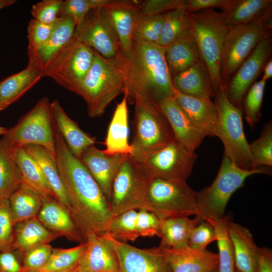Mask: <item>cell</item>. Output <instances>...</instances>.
<instances>
[{
	"label": "cell",
	"instance_id": "603a6c76",
	"mask_svg": "<svg viewBox=\"0 0 272 272\" xmlns=\"http://www.w3.org/2000/svg\"><path fill=\"white\" fill-rule=\"evenodd\" d=\"M37 217L46 228L59 237L64 236L80 244L85 242L70 212L55 198H43Z\"/></svg>",
	"mask_w": 272,
	"mask_h": 272
},
{
	"label": "cell",
	"instance_id": "ab89813d",
	"mask_svg": "<svg viewBox=\"0 0 272 272\" xmlns=\"http://www.w3.org/2000/svg\"><path fill=\"white\" fill-rule=\"evenodd\" d=\"M137 214L136 210H130L113 216L106 234L118 241H134L139 237L136 226Z\"/></svg>",
	"mask_w": 272,
	"mask_h": 272
},
{
	"label": "cell",
	"instance_id": "681fc988",
	"mask_svg": "<svg viewBox=\"0 0 272 272\" xmlns=\"http://www.w3.org/2000/svg\"><path fill=\"white\" fill-rule=\"evenodd\" d=\"M140 13L143 15L165 14L173 10L186 7V0L138 1Z\"/></svg>",
	"mask_w": 272,
	"mask_h": 272
},
{
	"label": "cell",
	"instance_id": "f907efd6",
	"mask_svg": "<svg viewBox=\"0 0 272 272\" xmlns=\"http://www.w3.org/2000/svg\"><path fill=\"white\" fill-rule=\"evenodd\" d=\"M217 241V235L212 225L202 221L192 230L188 242V246L197 250H205L211 242Z\"/></svg>",
	"mask_w": 272,
	"mask_h": 272
},
{
	"label": "cell",
	"instance_id": "d590c367",
	"mask_svg": "<svg viewBox=\"0 0 272 272\" xmlns=\"http://www.w3.org/2000/svg\"><path fill=\"white\" fill-rule=\"evenodd\" d=\"M16 160L21 173L22 183L38 192L43 198L52 197L55 199L40 166L23 147H18Z\"/></svg>",
	"mask_w": 272,
	"mask_h": 272
},
{
	"label": "cell",
	"instance_id": "f5cc1de1",
	"mask_svg": "<svg viewBox=\"0 0 272 272\" xmlns=\"http://www.w3.org/2000/svg\"><path fill=\"white\" fill-rule=\"evenodd\" d=\"M136 226L139 237L158 236L160 219L151 212L140 209L137 211Z\"/></svg>",
	"mask_w": 272,
	"mask_h": 272
},
{
	"label": "cell",
	"instance_id": "e0dca14e",
	"mask_svg": "<svg viewBox=\"0 0 272 272\" xmlns=\"http://www.w3.org/2000/svg\"><path fill=\"white\" fill-rule=\"evenodd\" d=\"M85 242L86 248L71 272H120L116 252L107 234H90Z\"/></svg>",
	"mask_w": 272,
	"mask_h": 272
},
{
	"label": "cell",
	"instance_id": "680465c9",
	"mask_svg": "<svg viewBox=\"0 0 272 272\" xmlns=\"http://www.w3.org/2000/svg\"><path fill=\"white\" fill-rule=\"evenodd\" d=\"M15 0H0V11L3 9L10 6L16 3Z\"/></svg>",
	"mask_w": 272,
	"mask_h": 272
},
{
	"label": "cell",
	"instance_id": "c3c4849f",
	"mask_svg": "<svg viewBox=\"0 0 272 272\" xmlns=\"http://www.w3.org/2000/svg\"><path fill=\"white\" fill-rule=\"evenodd\" d=\"M63 1L43 0L32 6L33 19L46 24H53L58 19Z\"/></svg>",
	"mask_w": 272,
	"mask_h": 272
},
{
	"label": "cell",
	"instance_id": "5bb4252c",
	"mask_svg": "<svg viewBox=\"0 0 272 272\" xmlns=\"http://www.w3.org/2000/svg\"><path fill=\"white\" fill-rule=\"evenodd\" d=\"M74 38L106 58L122 57L118 39L103 8L92 9L76 27Z\"/></svg>",
	"mask_w": 272,
	"mask_h": 272
},
{
	"label": "cell",
	"instance_id": "1f68e13d",
	"mask_svg": "<svg viewBox=\"0 0 272 272\" xmlns=\"http://www.w3.org/2000/svg\"><path fill=\"white\" fill-rule=\"evenodd\" d=\"M164 47L172 76L188 69L201 59L192 32Z\"/></svg>",
	"mask_w": 272,
	"mask_h": 272
},
{
	"label": "cell",
	"instance_id": "cb8c5ba5",
	"mask_svg": "<svg viewBox=\"0 0 272 272\" xmlns=\"http://www.w3.org/2000/svg\"><path fill=\"white\" fill-rule=\"evenodd\" d=\"M173 98L188 118L208 136L220 138V127L216 105L211 99H201L179 93Z\"/></svg>",
	"mask_w": 272,
	"mask_h": 272
},
{
	"label": "cell",
	"instance_id": "9f6ffc18",
	"mask_svg": "<svg viewBox=\"0 0 272 272\" xmlns=\"http://www.w3.org/2000/svg\"><path fill=\"white\" fill-rule=\"evenodd\" d=\"M258 272H272V251L267 247H258Z\"/></svg>",
	"mask_w": 272,
	"mask_h": 272
},
{
	"label": "cell",
	"instance_id": "9c48e42d",
	"mask_svg": "<svg viewBox=\"0 0 272 272\" xmlns=\"http://www.w3.org/2000/svg\"><path fill=\"white\" fill-rule=\"evenodd\" d=\"M94 58V50L73 37L43 65V77L76 94Z\"/></svg>",
	"mask_w": 272,
	"mask_h": 272
},
{
	"label": "cell",
	"instance_id": "6f0895ef",
	"mask_svg": "<svg viewBox=\"0 0 272 272\" xmlns=\"http://www.w3.org/2000/svg\"><path fill=\"white\" fill-rule=\"evenodd\" d=\"M263 75L262 78L265 81H267L272 77V60L269 59L264 65L263 69Z\"/></svg>",
	"mask_w": 272,
	"mask_h": 272
},
{
	"label": "cell",
	"instance_id": "30bf717a",
	"mask_svg": "<svg viewBox=\"0 0 272 272\" xmlns=\"http://www.w3.org/2000/svg\"><path fill=\"white\" fill-rule=\"evenodd\" d=\"M214 97L220 122V139L224 146V155L241 168L257 169L254 167L249 144L244 134L241 109L229 100L225 89H218Z\"/></svg>",
	"mask_w": 272,
	"mask_h": 272
},
{
	"label": "cell",
	"instance_id": "94428289",
	"mask_svg": "<svg viewBox=\"0 0 272 272\" xmlns=\"http://www.w3.org/2000/svg\"><path fill=\"white\" fill-rule=\"evenodd\" d=\"M32 272H37V271H32Z\"/></svg>",
	"mask_w": 272,
	"mask_h": 272
},
{
	"label": "cell",
	"instance_id": "83f0119b",
	"mask_svg": "<svg viewBox=\"0 0 272 272\" xmlns=\"http://www.w3.org/2000/svg\"><path fill=\"white\" fill-rule=\"evenodd\" d=\"M128 98L125 94L117 104L109 123L104 152L109 155L131 156L132 148L129 143Z\"/></svg>",
	"mask_w": 272,
	"mask_h": 272
},
{
	"label": "cell",
	"instance_id": "6da1fadb",
	"mask_svg": "<svg viewBox=\"0 0 272 272\" xmlns=\"http://www.w3.org/2000/svg\"><path fill=\"white\" fill-rule=\"evenodd\" d=\"M54 138L55 161L73 219L85 240L90 234L104 235L113 217L107 199L85 165L55 131Z\"/></svg>",
	"mask_w": 272,
	"mask_h": 272
},
{
	"label": "cell",
	"instance_id": "277c9868",
	"mask_svg": "<svg viewBox=\"0 0 272 272\" xmlns=\"http://www.w3.org/2000/svg\"><path fill=\"white\" fill-rule=\"evenodd\" d=\"M129 101L134 104L132 154L134 160L151 155L175 139L158 102L149 94L135 92Z\"/></svg>",
	"mask_w": 272,
	"mask_h": 272
},
{
	"label": "cell",
	"instance_id": "d6a6232c",
	"mask_svg": "<svg viewBox=\"0 0 272 272\" xmlns=\"http://www.w3.org/2000/svg\"><path fill=\"white\" fill-rule=\"evenodd\" d=\"M18 146L3 137L0 140V198H8L22 184L20 169L16 160Z\"/></svg>",
	"mask_w": 272,
	"mask_h": 272
},
{
	"label": "cell",
	"instance_id": "7c38bea8",
	"mask_svg": "<svg viewBox=\"0 0 272 272\" xmlns=\"http://www.w3.org/2000/svg\"><path fill=\"white\" fill-rule=\"evenodd\" d=\"M150 178L130 156H126L112 183L109 204L113 216L139 209Z\"/></svg>",
	"mask_w": 272,
	"mask_h": 272
},
{
	"label": "cell",
	"instance_id": "74e56055",
	"mask_svg": "<svg viewBox=\"0 0 272 272\" xmlns=\"http://www.w3.org/2000/svg\"><path fill=\"white\" fill-rule=\"evenodd\" d=\"M76 25L69 17H59L48 40L36 49L44 65L56 52L74 37Z\"/></svg>",
	"mask_w": 272,
	"mask_h": 272
},
{
	"label": "cell",
	"instance_id": "d6986e66",
	"mask_svg": "<svg viewBox=\"0 0 272 272\" xmlns=\"http://www.w3.org/2000/svg\"><path fill=\"white\" fill-rule=\"evenodd\" d=\"M126 156L107 155L94 145L86 150L80 158L108 202L113 180Z\"/></svg>",
	"mask_w": 272,
	"mask_h": 272
},
{
	"label": "cell",
	"instance_id": "2e32d148",
	"mask_svg": "<svg viewBox=\"0 0 272 272\" xmlns=\"http://www.w3.org/2000/svg\"><path fill=\"white\" fill-rule=\"evenodd\" d=\"M108 236L117 255L120 272H172L158 247L139 248Z\"/></svg>",
	"mask_w": 272,
	"mask_h": 272
},
{
	"label": "cell",
	"instance_id": "be15d7a7",
	"mask_svg": "<svg viewBox=\"0 0 272 272\" xmlns=\"http://www.w3.org/2000/svg\"><path fill=\"white\" fill-rule=\"evenodd\" d=\"M219 272V271H218Z\"/></svg>",
	"mask_w": 272,
	"mask_h": 272
},
{
	"label": "cell",
	"instance_id": "ee69618b",
	"mask_svg": "<svg viewBox=\"0 0 272 272\" xmlns=\"http://www.w3.org/2000/svg\"><path fill=\"white\" fill-rule=\"evenodd\" d=\"M110 0L63 1L59 13V17H69L75 22L76 27L80 25L88 12L92 9L104 8Z\"/></svg>",
	"mask_w": 272,
	"mask_h": 272
},
{
	"label": "cell",
	"instance_id": "836d02e7",
	"mask_svg": "<svg viewBox=\"0 0 272 272\" xmlns=\"http://www.w3.org/2000/svg\"><path fill=\"white\" fill-rule=\"evenodd\" d=\"M200 222L194 218H172L160 219V228L158 235L161 239L159 248H181L188 246L190 234Z\"/></svg>",
	"mask_w": 272,
	"mask_h": 272
},
{
	"label": "cell",
	"instance_id": "7bdbcfd3",
	"mask_svg": "<svg viewBox=\"0 0 272 272\" xmlns=\"http://www.w3.org/2000/svg\"><path fill=\"white\" fill-rule=\"evenodd\" d=\"M266 81L261 79L250 88L243 99L245 118L251 127H254L262 114L261 108Z\"/></svg>",
	"mask_w": 272,
	"mask_h": 272
},
{
	"label": "cell",
	"instance_id": "8992f818",
	"mask_svg": "<svg viewBox=\"0 0 272 272\" xmlns=\"http://www.w3.org/2000/svg\"><path fill=\"white\" fill-rule=\"evenodd\" d=\"M198 197V192L186 180L151 178L139 209L146 210L159 219L196 216Z\"/></svg>",
	"mask_w": 272,
	"mask_h": 272
},
{
	"label": "cell",
	"instance_id": "f6af8a7d",
	"mask_svg": "<svg viewBox=\"0 0 272 272\" xmlns=\"http://www.w3.org/2000/svg\"><path fill=\"white\" fill-rule=\"evenodd\" d=\"M165 14L143 15L139 13L135 21L134 33L147 41L157 43Z\"/></svg>",
	"mask_w": 272,
	"mask_h": 272
},
{
	"label": "cell",
	"instance_id": "52a82bcc",
	"mask_svg": "<svg viewBox=\"0 0 272 272\" xmlns=\"http://www.w3.org/2000/svg\"><path fill=\"white\" fill-rule=\"evenodd\" d=\"M189 15L191 31L213 85L216 90L224 89L221 79L220 62L229 27L221 13L212 9L200 10Z\"/></svg>",
	"mask_w": 272,
	"mask_h": 272
},
{
	"label": "cell",
	"instance_id": "ba28073f",
	"mask_svg": "<svg viewBox=\"0 0 272 272\" xmlns=\"http://www.w3.org/2000/svg\"><path fill=\"white\" fill-rule=\"evenodd\" d=\"M271 28V14L248 24L229 27L220 62L221 79L224 89L258 44L270 35Z\"/></svg>",
	"mask_w": 272,
	"mask_h": 272
},
{
	"label": "cell",
	"instance_id": "6125c7cd",
	"mask_svg": "<svg viewBox=\"0 0 272 272\" xmlns=\"http://www.w3.org/2000/svg\"><path fill=\"white\" fill-rule=\"evenodd\" d=\"M0 199H1V198H0Z\"/></svg>",
	"mask_w": 272,
	"mask_h": 272
},
{
	"label": "cell",
	"instance_id": "e575fe53",
	"mask_svg": "<svg viewBox=\"0 0 272 272\" xmlns=\"http://www.w3.org/2000/svg\"><path fill=\"white\" fill-rule=\"evenodd\" d=\"M43 198L38 192L22 183L9 198L15 225L37 216L42 207Z\"/></svg>",
	"mask_w": 272,
	"mask_h": 272
},
{
	"label": "cell",
	"instance_id": "f35d334b",
	"mask_svg": "<svg viewBox=\"0 0 272 272\" xmlns=\"http://www.w3.org/2000/svg\"><path fill=\"white\" fill-rule=\"evenodd\" d=\"M86 246L85 242L72 248H53L47 263L35 271L71 272L85 250Z\"/></svg>",
	"mask_w": 272,
	"mask_h": 272
},
{
	"label": "cell",
	"instance_id": "9a60e30c",
	"mask_svg": "<svg viewBox=\"0 0 272 272\" xmlns=\"http://www.w3.org/2000/svg\"><path fill=\"white\" fill-rule=\"evenodd\" d=\"M271 52V35L264 38L233 75L225 91L229 100L241 109L247 92L254 84Z\"/></svg>",
	"mask_w": 272,
	"mask_h": 272
},
{
	"label": "cell",
	"instance_id": "4dcf8cb0",
	"mask_svg": "<svg viewBox=\"0 0 272 272\" xmlns=\"http://www.w3.org/2000/svg\"><path fill=\"white\" fill-rule=\"evenodd\" d=\"M58 237L46 228L36 216L15 225L12 250L23 254L35 246L49 244Z\"/></svg>",
	"mask_w": 272,
	"mask_h": 272
},
{
	"label": "cell",
	"instance_id": "7dc6e473",
	"mask_svg": "<svg viewBox=\"0 0 272 272\" xmlns=\"http://www.w3.org/2000/svg\"><path fill=\"white\" fill-rule=\"evenodd\" d=\"M53 248L49 244L35 246L23 253L22 267L24 272L35 271L48 261Z\"/></svg>",
	"mask_w": 272,
	"mask_h": 272
},
{
	"label": "cell",
	"instance_id": "f1b7e54d",
	"mask_svg": "<svg viewBox=\"0 0 272 272\" xmlns=\"http://www.w3.org/2000/svg\"><path fill=\"white\" fill-rule=\"evenodd\" d=\"M23 148L40 166L55 199L70 212L69 198L58 170L55 158L45 148L39 145H28Z\"/></svg>",
	"mask_w": 272,
	"mask_h": 272
},
{
	"label": "cell",
	"instance_id": "484cf974",
	"mask_svg": "<svg viewBox=\"0 0 272 272\" xmlns=\"http://www.w3.org/2000/svg\"><path fill=\"white\" fill-rule=\"evenodd\" d=\"M227 231L233 249L235 272H258V247L249 229L229 220Z\"/></svg>",
	"mask_w": 272,
	"mask_h": 272
},
{
	"label": "cell",
	"instance_id": "3957f363",
	"mask_svg": "<svg viewBox=\"0 0 272 272\" xmlns=\"http://www.w3.org/2000/svg\"><path fill=\"white\" fill-rule=\"evenodd\" d=\"M127 70L124 54L120 58H106L94 50L92 65L76 93L85 100L89 117L102 115L110 103L124 94Z\"/></svg>",
	"mask_w": 272,
	"mask_h": 272
},
{
	"label": "cell",
	"instance_id": "ac0fdd59",
	"mask_svg": "<svg viewBox=\"0 0 272 272\" xmlns=\"http://www.w3.org/2000/svg\"><path fill=\"white\" fill-rule=\"evenodd\" d=\"M26 68L0 82V111L19 100L43 77V65L37 50L28 46Z\"/></svg>",
	"mask_w": 272,
	"mask_h": 272
},
{
	"label": "cell",
	"instance_id": "ffe728a7",
	"mask_svg": "<svg viewBox=\"0 0 272 272\" xmlns=\"http://www.w3.org/2000/svg\"><path fill=\"white\" fill-rule=\"evenodd\" d=\"M158 104L171 126L175 140L194 151L207 134L192 123L173 97L162 99Z\"/></svg>",
	"mask_w": 272,
	"mask_h": 272
},
{
	"label": "cell",
	"instance_id": "11a10c76",
	"mask_svg": "<svg viewBox=\"0 0 272 272\" xmlns=\"http://www.w3.org/2000/svg\"><path fill=\"white\" fill-rule=\"evenodd\" d=\"M0 272H24L13 250L0 251Z\"/></svg>",
	"mask_w": 272,
	"mask_h": 272
},
{
	"label": "cell",
	"instance_id": "4316f807",
	"mask_svg": "<svg viewBox=\"0 0 272 272\" xmlns=\"http://www.w3.org/2000/svg\"><path fill=\"white\" fill-rule=\"evenodd\" d=\"M172 82L179 93L201 99L211 100L217 91L202 59L188 69L172 76Z\"/></svg>",
	"mask_w": 272,
	"mask_h": 272
},
{
	"label": "cell",
	"instance_id": "5b68a950",
	"mask_svg": "<svg viewBox=\"0 0 272 272\" xmlns=\"http://www.w3.org/2000/svg\"><path fill=\"white\" fill-rule=\"evenodd\" d=\"M268 168L261 166L254 170L244 169L224 155L213 183L198 192V213L195 218L199 222L205 221L211 225L223 219L230 197L243 186L247 178L256 174H269Z\"/></svg>",
	"mask_w": 272,
	"mask_h": 272
},
{
	"label": "cell",
	"instance_id": "44dd1931",
	"mask_svg": "<svg viewBox=\"0 0 272 272\" xmlns=\"http://www.w3.org/2000/svg\"><path fill=\"white\" fill-rule=\"evenodd\" d=\"M172 272H218V253L189 246L161 249Z\"/></svg>",
	"mask_w": 272,
	"mask_h": 272
},
{
	"label": "cell",
	"instance_id": "7a4b0ae2",
	"mask_svg": "<svg viewBox=\"0 0 272 272\" xmlns=\"http://www.w3.org/2000/svg\"><path fill=\"white\" fill-rule=\"evenodd\" d=\"M127 61L124 94L129 101L135 92L146 93L158 102L173 97L175 89L165 55V47L144 40L134 33Z\"/></svg>",
	"mask_w": 272,
	"mask_h": 272
},
{
	"label": "cell",
	"instance_id": "4fadbf2b",
	"mask_svg": "<svg viewBox=\"0 0 272 272\" xmlns=\"http://www.w3.org/2000/svg\"><path fill=\"white\" fill-rule=\"evenodd\" d=\"M197 159L191 151L175 140L163 149L134 160L151 178L186 180Z\"/></svg>",
	"mask_w": 272,
	"mask_h": 272
},
{
	"label": "cell",
	"instance_id": "8fae6325",
	"mask_svg": "<svg viewBox=\"0 0 272 272\" xmlns=\"http://www.w3.org/2000/svg\"><path fill=\"white\" fill-rule=\"evenodd\" d=\"M50 103L46 96L40 99L15 125L8 129L3 138L18 147L28 145L43 147L55 158Z\"/></svg>",
	"mask_w": 272,
	"mask_h": 272
},
{
	"label": "cell",
	"instance_id": "8d00e7d4",
	"mask_svg": "<svg viewBox=\"0 0 272 272\" xmlns=\"http://www.w3.org/2000/svg\"><path fill=\"white\" fill-rule=\"evenodd\" d=\"M189 15L186 7L166 13L157 44L166 47L192 33Z\"/></svg>",
	"mask_w": 272,
	"mask_h": 272
},
{
	"label": "cell",
	"instance_id": "60d3db41",
	"mask_svg": "<svg viewBox=\"0 0 272 272\" xmlns=\"http://www.w3.org/2000/svg\"><path fill=\"white\" fill-rule=\"evenodd\" d=\"M229 219L224 217L212 225L217 235L219 252V272H235L233 249L227 226Z\"/></svg>",
	"mask_w": 272,
	"mask_h": 272
},
{
	"label": "cell",
	"instance_id": "d4e9b609",
	"mask_svg": "<svg viewBox=\"0 0 272 272\" xmlns=\"http://www.w3.org/2000/svg\"><path fill=\"white\" fill-rule=\"evenodd\" d=\"M52 128L63 139L71 152L80 159L81 155L96 143L95 137L82 130L66 113L59 101L50 103Z\"/></svg>",
	"mask_w": 272,
	"mask_h": 272
},
{
	"label": "cell",
	"instance_id": "b9f144b4",
	"mask_svg": "<svg viewBox=\"0 0 272 272\" xmlns=\"http://www.w3.org/2000/svg\"><path fill=\"white\" fill-rule=\"evenodd\" d=\"M249 148L255 168L272 166V123L269 121L263 126L260 136L253 141Z\"/></svg>",
	"mask_w": 272,
	"mask_h": 272
},
{
	"label": "cell",
	"instance_id": "816d5d0a",
	"mask_svg": "<svg viewBox=\"0 0 272 272\" xmlns=\"http://www.w3.org/2000/svg\"><path fill=\"white\" fill-rule=\"evenodd\" d=\"M56 21L53 24H46L31 19L27 29L28 45L37 49L43 45L50 37Z\"/></svg>",
	"mask_w": 272,
	"mask_h": 272
},
{
	"label": "cell",
	"instance_id": "91938a15",
	"mask_svg": "<svg viewBox=\"0 0 272 272\" xmlns=\"http://www.w3.org/2000/svg\"><path fill=\"white\" fill-rule=\"evenodd\" d=\"M7 130L8 128L0 126V135H4Z\"/></svg>",
	"mask_w": 272,
	"mask_h": 272
},
{
	"label": "cell",
	"instance_id": "bcb514c9",
	"mask_svg": "<svg viewBox=\"0 0 272 272\" xmlns=\"http://www.w3.org/2000/svg\"><path fill=\"white\" fill-rule=\"evenodd\" d=\"M15 232L9 199H0V251L12 250Z\"/></svg>",
	"mask_w": 272,
	"mask_h": 272
},
{
	"label": "cell",
	"instance_id": "f546056e",
	"mask_svg": "<svg viewBox=\"0 0 272 272\" xmlns=\"http://www.w3.org/2000/svg\"><path fill=\"white\" fill-rule=\"evenodd\" d=\"M271 4V0H231L221 14L228 27L243 25L270 15Z\"/></svg>",
	"mask_w": 272,
	"mask_h": 272
},
{
	"label": "cell",
	"instance_id": "7402d4cb",
	"mask_svg": "<svg viewBox=\"0 0 272 272\" xmlns=\"http://www.w3.org/2000/svg\"><path fill=\"white\" fill-rule=\"evenodd\" d=\"M117 36L121 52L131 50L134 27L140 13L138 1L110 0L103 8Z\"/></svg>",
	"mask_w": 272,
	"mask_h": 272
},
{
	"label": "cell",
	"instance_id": "db71d44e",
	"mask_svg": "<svg viewBox=\"0 0 272 272\" xmlns=\"http://www.w3.org/2000/svg\"><path fill=\"white\" fill-rule=\"evenodd\" d=\"M231 0H187L186 9L188 14L200 10L219 8L226 9Z\"/></svg>",
	"mask_w": 272,
	"mask_h": 272
}]
</instances>
